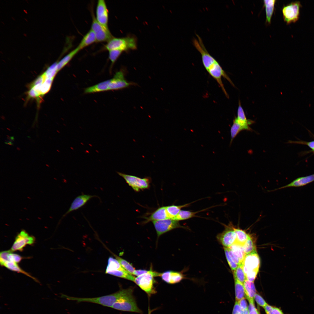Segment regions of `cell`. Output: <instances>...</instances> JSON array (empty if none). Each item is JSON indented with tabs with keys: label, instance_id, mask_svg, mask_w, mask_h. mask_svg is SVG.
<instances>
[{
	"label": "cell",
	"instance_id": "obj_1",
	"mask_svg": "<svg viewBox=\"0 0 314 314\" xmlns=\"http://www.w3.org/2000/svg\"><path fill=\"white\" fill-rule=\"evenodd\" d=\"M134 289V288L133 287L125 289L120 288L118 291L113 293L96 297H77L68 296L63 294H61V297L68 300L76 301L78 303L90 302L112 308L115 303L124 297L133 293Z\"/></svg>",
	"mask_w": 314,
	"mask_h": 314
},
{
	"label": "cell",
	"instance_id": "obj_2",
	"mask_svg": "<svg viewBox=\"0 0 314 314\" xmlns=\"http://www.w3.org/2000/svg\"><path fill=\"white\" fill-rule=\"evenodd\" d=\"M104 49L108 51L118 50L125 52L135 50L137 49V38L135 35L131 34L123 37H113L105 45Z\"/></svg>",
	"mask_w": 314,
	"mask_h": 314
},
{
	"label": "cell",
	"instance_id": "obj_3",
	"mask_svg": "<svg viewBox=\"0 0 314 314\" xmlns=\"http://www.w3.org/2000/svg\"><path fill=\"white\" fill-rule=\"evenodd\" d=\"M161 273L153 271L151 268L148 272L143 275L135 277L134 282L143 290L149 297L156 293L154 285L156 283L154 277L160 276Z\"/></svg>",
	"mask_w": 314,
	"mask_h": 314
},
{
	"label": "cell",
	"instance_id": "obj_4",
	"mask_svg": "<svg viewBox=\"0 0 314 314\" xmlns=\"http://www.w3.org/2000/svg\"><path fill=\"white\" fill-rule=\"evenodd\" d=\"M260 259L256 251L246 255L242 263L246 279L254 282L258 272Z\"/></svg>",
	"mask_w": 314,
	"mask_h": 314
},
{
	"label": "cell",
	"instance_id": "obj_5",
	"mask_svg": "<svg viewBox=\"0 0 314 314\" xmlns=\"http://www.w3.org/2000/svg\"><path fill=\"white\" fill-rule=\"evenodd\" d=\"M117 172L124 179L126 183L135 192H138L141 190L149 189L150 187L151 179L149 177L142 178L119 172Z\"/></svg>",
	"mask_w": 314,
	"mask_h": 314
},
{
	"label": "cell",
	"instance_id": "obj_6",
	"mask_svg": "<svg viewBox=\"0 0 314 314\" xmlns=\"http://www.w3.org/2000/svg\"><path fill=\"white\" fill-rule=\"evenodd\" d=\"M112 308L119 311L143 314L138 307L133 293L129 294L115 303Z\"/></svg>",
	"mask_w": 314,
	"mask_h": 314
},
{
	"label": "cell",
	"instance_id": "obj_7",
	"mask_svg": "<svg viewBox=\"0 0 314 314\" xmlns=\"http://www.w3.org/2000/svg\"><path fill=\"white\" fill-rule=\"evenodd\" d=\"M301 5L298 1L292 2L284 6L282 9L284 21L287 24L295 23L299 19Z\"/></svg>",
	"mask_w": 314,
	"mask_h": 314
},
{
	"label": "cell",
	"instance_id": "obj_8",
	"mask_svg": "<svg viewBox=\"0 0 314 314\" xmlns=\"http://www.w3.org/2000/svg\"><path fill=\"white\" fill-rule=\"evenodd\" d=\"M196 35L197 38H194L193 39V45L200 53L203 65L207 71L217 61L208 51L201 38L198 35Z\"/></svg>",
	"mask_w": 314,
	"mask_h": 314
},
{
	"label": "cell",
	"instance_id": "obj_9",
	"mask_svg": "<svg viewBox=\"0 0 314 314\" xmlns=\"http://www.w3.org/2000/svg\"><path fill=\"white\" fill-rule=\"evenodd\" d=\"M92 17V22L90 29L95 35L97 42H107L113 37L109 29L106 28L97 21L93 13Z\"/></svg>",
	"mask_w": 314,
	"mask_h": 314
},
{
	"label": "cell",
	"instance_id": "obj_10",
	"mask_svg": "<svg viewBox=\"0 0 314 314\" xmlns=\"http://www.w3.org/2000/svg\"><path fill=\"white\" fill-rule=\"evenodd\" d=\"M152 222L156 230L158 238L162 235L173 229L184 228L180 224L179 221L170 218Z\"/></svg>",
	"mask_w": 314,
	"mask_h": 314
},
{
	"label": "cell",
	"instance_id": "obj_11",
	"mask_svg": "<svg viewBox=\"0 0 314 314\" xmlns=\"http://www.w3.org/2000/svg\"><path fill=\"white\" fill-rule=\"evenodd\" d=\"M35 240L34 237L30 235L25 231L22 230L16 236L10 250L12 252L22 251L27 245H33Z\"/></svg>",
	"mask_w": 314,
	"mask_h": 314
},
{
	"label": "cell",
	"instance_id": "obj_12",
	"mask_svg": "<svg viewBox=\"0 0 314 314\" xmlns=\"http://www.w3.org/2000/svg\"><path fill=\"white\" fill-rule=\"evenodd\" d=\"M125 72L124 69L120 70L115 73L112 78L109 79V90H121L136 84L126 80Z\"/></svg>",
	"mask_w": 314,
	"mask_h": 314
},
{
	"label": "cell",
	"instance_id": "obj_13",
	"mask_svg": "<svg viewBox=\"0 0 314 314\" xmlns=\"http://www.w3.org/2000/svg\"><path fill=\"white\" fill-rule=\"evenodd\" d=\"M224 226L225 229L217 235V238L224 247L228 248L236 242V235L232 223L230 222L228 225Z\"/></svg>",
	"mask_w": 314,
	"mask_h": 314
},
{
	"label": "cell",
	"instance_id": "obj_14",
	"mask_svg": "<svg viewBox=\"0 0 314 314\" xmlns=\"http://www.w3.org/2000/svg\"><path fill=\"white\" fill-rule=\"evenodd\" d=\"M209 74L216 80L226 97L229 98V95L226 92L222 83L221 78L222 77L226 79L233 86L234 85L228 76L222 69L221 66L217 61L207 71Z\"/></svg>",
	"mask_w": 314,
	"mask_h": 314
},
{
	"label": "cell",
	"instance_id": "obj_15",
	"mask_svg": "<svg viewBox=\"0 0 314 314\" xmlns=\"http://www.w3.org/2000/svg\"><path fill=\"white\" fill-rule=\"evenodd\" d=\"M95 18L99 23L106 28L109 29L108 26V11L104 0H99L97 1Z\"/></svg>",
	"mask_w": 314,
	"mask_h": 314
},
{
	"label": "cell",
	"instance_id": "obj_16",
	"mask_svg": "<svg viewBox=\"0 0 314 314\" xmlns=\"http://www.w3.org/2000/svg\"><path fill=\"white\" fill-rule=\"evenodd\" d=\"M94 197H99L95 195L84 194L77 196L73 200L68 210L63 215L62 218L71 212L77 210L83 207L91 199Z\"/></svg>",
	"mask_w": 314,
	"mask_h": 314
},
{
	"label": "cell",
	"instance_id": "obj_17",
	"mask_svg": "<svg viewBox=\"0 0 314 314\" xmlns=\"http://www.w3.org/2000/svg\"><path fill=\"white\" fill-rule=\"evenodd\" d=\"M314 181V174L308 176L297 178L289 183L272 190L274 191L289 187H299L305 186Z\"/></svg>",
	"mask_w": 314,
	"mask_h": 314
},
{
	"label": "cell",
	"instance_id": "obj_18",
	"mask_svg": "<svg viewBox=\"0 0 314 314\" xmlns=\"http://www.w3.org/2000/svg\"><path fill=\"white\" fill-rule=\"evenodd\" d=\"M169 218L166 206H163L158 208L150 215L144 217L145 220L142 224H144L150 222L158 221Z\"/></svg>",
	"mask_w": 314,
	"mask_h": 314
},
{
	"label": "cell",
	"instance_id": "obj_19",
	"mask_svg": "<svg viewBox=\"0 0 314 314\" xmlns=\"http://www.w3.org/2000/svg\"><path fill=\"white\" fill-rule=\"evenodd\" d=\"M234 119L240 124L245 127L247 130L250 131H253L249 125L254 123V121L247 119L240 100L237 110V117H235Z\"/></svg>",
	"mask_w": 314,
	"mask_h": 314
},
{
	"label": "cell",
	"instance_id": "obj_20",
	"mask_svg": "<svg viewBox=\"0 0 314 314\" xmlns=\"http://www.w3.org/2000/svg\"><path fill=\"white\" fill-rule=\"evenodd\" d=\"M0 265L8 269L13 271L21 273L31 278L35 281L39 283V281L35 278L31 276L30 274L22 269L18 263L8 260L0 261Z\"/></svg>",
	"mask_w": 314,
	"mask_h": 314
},
{
	"label": "cell",
	"instance_id": "obj_21",
	"mask_svg": "<svg viewBox=\"0 0 314 314\" xmlns=\"http://www.w3.org/2000/svg\"><path fill=\"white\" fill-rule=\"evenodd\" d=\"M243 285L245 292V297L249 302V304H254V296L256 290L254 282H251L246 279Z\"/></svg>",
	"mask_w": 314,
	"mask_h": 314
},
{
	"label": "cell",
	"instance_id": "obj_22",
	"mask_svg": "<svg viewBox=\"0 0 314 314\" xmlns=\"http://www.w3.org/2000/svg\"><path fill=\"white\" fill-rule=\"evenodd\" d=\"M109 79L86 88L84 92L90 94L109 91Z\"/></svg>",
	"mask_w": 314,
	"mask_h": 314
},
{
	"label": "cell",
	"instance_id": "obj_23",
	"mask_svg": "<svg viewBox=\"0 0 314 314\" xmlns=\"http://www.w3.org/2000/svg\"><path fill=\"white\" fill-rule=\"evenodd\" d=\"M97 42L95 35L90 29L83 37L77 47L81 50Z\"/></svg>",
	"mask_w": 314,
	"mask_h": 314
},
{
	"label": "cell",
	"instance_id": "obj_24",
	"mask_svg": "<svg viewBox=\"0 0 314 314\" xmlns=\"http://www.w3.org/2000/svg\"><path fill=\"white\" fill-rule=\"evenodd\" d=\"M80 51V49L76 47L57 62L58 71H59L66 65Z\"/></svg>",
	"mask_w": 314,
	"mask_h": 314
},
{
	"label": "cell",
	"instance_id": "obj_25",
	"mask_svg": "<svg viewBox=\"0 0 314 314\" xmlns=\"http://www.w3.org/2000/svg\"><path fill=\"white\" fill-rule=\"evenodd\" d=\"M228 248L238 258L240 263L242 264L246 255L242 246L235 242Z\"/></svg>",
	"mask_w": 314,
	"mask_h": 314
},
{
	"label": "cell",
	"instance_id": "obj_26",
	"mask_svg": "<svg viewBox=\"0 0 314 314\" xmlns=\"http://www.w3.org/2000/svg\"><path fill=\"white\" fill-rule=\"evenodd\" d=\"M191 203L181 205H172L166 206V210L169 218L174 219L181 210L182 208L188 206Z\"/></svg>",
	"mask_w": 314,
	"mask_h": 314
},
{
	"label": "cell",
	"instance_id": "obj_27",
	"mask_svg": "<svg viewBox=\"0 0 314 314\" xmlns=\"http://www.w3.org/2000/svg\"><path fill=\"white\" fill-rule=\"evenodd\" d=\"M105 273L117 277L126 279L134 282L135 277L126 270L106 271Z\"/></svg>",
	"mask_w": 314,
	"mask_h": 314
},
{
	"label": "cell",
	"instance_id": "obj_28",
	"mask_svg": "<svg viewBox=\"0 0 314 314\" xmlns=\"http://www.w3.org/2000/svg\"><path fill=\"white\" fill-rule=\"evenodd\" d=\"M233 227L236 235L235 242L243 246L250 235L247 233L245 231L239 228H236L233 225Z\"/></svg>",
	"mask_w": 314,
	"mask_h": 314
},
{
	"label": "cell",
	"instance_id": "obj_29",
	"mask_svg": "<svg viewBox=\"0 0 314 314\" xmlns=\"http://www.w3.org/2000/svg\"><path fill=\"white\" fill-rule=\"evenodd\" d=\"M276 1L275 0L264 1V5L265 9L266 21L268 23H270L271 22Z\"/></svg>",
	"mask_w": 314,
	"mask_h": 314
},
{
	"label": "cell",
	"instance_id": "obj_30",
	"mask_svg": "<svg viewBox=\"0 0 314 314\" xmlns=\"http://www.w3.org/2000/svg\"><path fill=\"white\" fill-rule=\"evenodd\" d=\"M236 301H238L244 298L245 296V289L243 284L234 279Z\"/></svg>",
	"mask_w": 314,
	"mask_h": 314
},
{
	"label": "cell",
	"instance_id": "obj_31",
	"mask_svg": "<svg viewBox=\"0 0 314 314\" xmlns=\"http://www.w3.org/2000/svg\"><path fill=\"white\" fill-rule=\"evenodd\" d=\"M113 270H125L119 261L112 257H110L108 260V264L106 271Z\"/></svg>",
	"mask_w": 314,
	"mask_h": 314
},
{
	"label": "cell",
	"instance_id": "obj_32",
	"mask_svg": "<svg viewBox=\"0 0 314 314\" xmlns=\"http://www.w3.org/2000/svg\"><path fill=\"white\" fill-rule=\"evenodd\" d=\"M205 210V209L196 212H192L189 210H181L177 216L173 220L179 221L180 220L188 219L196 217V214L197 213Z\"/></svg>",
	"mask_w": 314,
	"mask_h": 314
},
{
	"label": "cell",
	"instance_id": "obj_33",
	"mask_svg": "<svg viewBox=\"0 0 314 314\" xmlns=\"http://www.w3.org/2000/svg\"><path fill=\"white\" fill-rule=\"evenodd\" d=\"M245 130H246V128L240 124L234 119L233 120V124L230 129L231 144L233 139L241 131Z\"/></svg>",
	"mask_w": 314,
	"mask_h": 314
},
{
	"label": "cell",
	"instance_id": "obj_34",
	"mask_svg": "<svg viewBox=\"0 0 314 314\" xmlns=\"http://www.w3.org/2000/svg\"><path fill=\"white\" fill-rule=\"evenodd\" d=\"M234 279L239 281L243 284L245 281L247 279L243 270L242 265L238 266L237 268L233 271Z\"/></svg>",
	"mask_w": 314,
	"mask_h": 314
},
{
	"label": "cell",
	"instance_id": "obj_35",
	"mask_svg": "<svg viewBox=\"0 0 314 314\" xmlns=\"http://www.w3.org/2000/svg\"><path fill=\"white\" fill-rule=\"evenodd\" d=\"M113 255L119 262L123 267L130 274L133 275L135 271L134 267L126 261L112 253Z\"/></svg>",
	"mask_w": 314,
	"mask_h": 314
},
{
	"label": "cell",
	"instance_id": "obj_36",
	"mask_svg": "<svg viewBox=\"0 0 314 314\" xmlns=\"http://www.w3.org/2000/svg\"><path fill=\"white\" fill-rule=\"evenodd\" d=\"M242 247L246 255L256 251L255 245L250 236Z\"/></svg>",
	"mask_w": 314,
	"mask_h": 314
},
{
	"label": "cell",
	"instance_id": "obj_37",
	"mask_svg": "<svg viewBox=\"0 0 314 314\" xmlns=\"http://www.w3.org/2000/svg\"><path fill=\"white\" fill-rule=\"evenodd\" d=\"M184 278L181 272L170 271L169 283L174 284L180 282Z\"/></svg>",
	"mask_w": 314,
	"mask_h": 314
},
{
	"label": "cell",
	"instance_id": "obj_38",
	"mask_svg": "<svg viewBox=\"0 0 314 314\" xmlns=\"http://www.w3.org/2000/svg\"><path fill=\"white\" fill-rule=\"evenodd\" d=\"M109 59L111 62L113 66L120 56L123 51L118 50H113L108 51Z\"/></svg>",
	"mask_w": 314,
	"mask_h": 314
},
{
	"label": "cell",
	"instance_id": "obj_39",
	"mask_svg": "<svg viewBox=\"0 0 314 314\" xmlns=\"http://www.w3.org/2000/svg\"><path fill=\"white\" fill-rule=\"evenodd\" d=\"M225 254L228 263L231 270L234 271L238 267V265L235 263L230 256L228 248L224 247Z\"/></svg>",
	"mask_w": 314,
	"mask_h": 314
},
{
	"label": "cell",
	"instance_id": "obj_40",
	"mask_svg": "<svg viewBox=\"0 0 314 314\" xmlns=\"http://www.w3.org/2000/svg\"><path fill=\"white\" fill-rule=\"evenodd\" d=\"M288 143L299 144H304L307 145L312 150L314 149V141L306 142L303 141H289Z\"/></svg>",
	"mask_w": 314,
	"mask_h": 314
},
{
	"label": "cell",
	"instance_id": "obj_41",
	"mask_svg": "<svg viewBox=\"0 0 314 314\" xmlns=\"http://www.w3.org/2000/svg\"><path fill=\"white\" fill-rule=\"evenodd\" d=\"M254 299L259 305L263 308L268 304L263 298L257 293L254 295Z\"/></svg>",
	"mask_w": 314,
	"mask_h": 314
},
{
	"label": "cell",
	"instance_id": "obj_42",
	"mask_svg": "<svg viewBox=\"0 0 314 314\" xmlns=\"http://www.w3.org/2000/svg\"><path fill=\"white\" fill-rule=\"evenodd\" d=\"M238 301L240 308L241 310H245L248 309L247 303L245 298L242 299Z\"/></svg>",
	"mask_w": 314,
	"mask_h": 314
},
{
	"label": "cell",
	"instance_id": "obj_43",
	"mask_svg": "<svg viewBox=\"0 0 314 314\" xmlns=\"http://www.w3.org/2000/svg\"><path fill=\"white\" fill-rule=\"evenodd\" d=\"M170 271H167L161 273L160 277L162 279L167 283H169Z\"/></svg>",
	"mask_w": 314,
	"mask_h": 314
},
{
	"label": "cell",
	"instance_id": "obj_44",
	"mask_svg": "<svg viewBox=\"0 0 314 314\" xmlns=\"http://www.w3.org/2000/svg\"><path fill=\"white\" fill-rule=\"evenodd\" d=\"M241 312L238 301H235L232 314H240Z\"/></svg>",
	"mask_w": 314,
	"mask_h": 314
},
{
	"label": "cell",
	"instance_id": "obj_45",
	"mask_svg": "<svg viewBox=\"0 0 314 314\" xmlns=\"http://www.w3.org/2000/svg\"><path fill=\"white\" fill-rule=\"evenodd\" d=\"M148 270H135L133 275H135L137 276H139L147 273Z\"/></svg>",
	"mask_w": 314,
	"mask_h": 314
},
{
	"label": "cell",
	"instance_id": "obj_46",
	"mask_svg": "<svg viewBox=\"0 0 314 314\" xmlns=\"http://www.w3.org/2000/svg\"><path fill=\"white\" fill-rule=\"evenodd\" d=\"M272 314H284L281 310L279 308L273 307L272 310Z\"/></svg>",
	"mask_w": 314,
	"mask_h": 314
},
{
	"label": "cell",
	"instance_id": "obj_47",
	"mask_svg": "<svg viewBox=\"0 0 314 314\" xmlns=\"http://www.w3.org/2000/svg\"><path fill=\"white\" fill-rule=\"evenodd\" d=\"M272 308L273 306L267 304L263 308L266 314H272Z\"/></svg>",
	"mask_w": 314,
	"mask_h": 314
},
{
	"label": "cell",
	"instance_id": "obj_48",
	"mask_svg": "<svg viewBox=\"0 0 314 314\" xmlns=\"http://www.w3.org/2000/svg\"><path fill=\"white\" fill-rule=\"evenodd\" d=\"M248 314H260V313L256 308L254 307L249 311Z\"/></svg>",
	"mask_w": 314,
	"mask_h": 314
},
{
	"label": "cell",
	"instance_id": "obj_49",
	"mask_svg": "<svg viewBox=\"0 0 314 314\" xmlns=\"http://www.w3.org/2000/svg\"><path fill=\"white\" fill-rule=\"evenodd\" d=\"M10 139L13 141H14V137L13 136H12L10 137Z\"/></svg>",
	"mask_w": 314,
	"mask_h": 314
},
{
	"label": "cell",
	"instance_id": "obj_50",
	"mask_svg": "<svg viewBox=\"0 0 314 314\" xmlns=\"http://www.w3.org/2000/svg\"><path fill=\"white\" fill-rule=\"evenodd\" d=\"M148 314H151V312H152V311L150 310V309L149 308H149H148Z\"/></svg>",
	"mask_w": 314,
	"mask_h": 314
},
{
	"label": "cell",
	"instance_id": "obj_51",
	"mask_svg": "<svg viewBox=\"0 0 314 314\" xmlns=\"http://www.w3.org/2000/svg\"><path fill=\"white\" fill-rule=\"evenodd\" d=\"M8 143L10 144L11 145H14V144L10 141H8Z\"/></svg>",
	"mask_w": 314,
	"mask_h": 314
},
{
	"label": "cell",
	"instance_id": "obj_52",
	"mask_svg": "<svg viewBox=\"0 0 314 314\" xmlns=\"http://www.w3.org/2000/svg\"><path fill=\"white\" fill-rule=\"evenodd\" d=\"M4 143L6 144L9 145H11L10 144H9V143L7 142H4Z\"/></svg>",
	"mask_w": 314,
	"mask_h": 314
},
{
	"label": "cell",
	"instance_id": "obj_53",
	"mask_svg": "<svg viewBox=\"0 0 314 314\" xmlns=\"http://www.w3.org/2000/svg\"><path fill=\"white\" fill-rule=\"evenodd\" d=\"M17 149L18 150H20V149L19 148H18V147H17Z\"/></svg>",
	"mask_w": 314,
	"mask_h": 314
},
{
	"label": "cell",
	"instance_id": "obj_54",
	"mask_svg": "<svg viewBox=\"0 0 314 314\" xmlns=\"http://www.w3.org/2000/svg\"><path fill=\"white\" fill-rule=\"evenodd\" d=\"M311 151V152H313L314 153V149L312 150Z\"/></svg>",
	"mask_w": 314,
	"mask_h": 314
},
{
	"label": "cell",
	"instance_id": "obj_55",
	"mask_svg": "<svg viewBox=\"0 0 314 314\" xmlns=\"http://www.w3.org/2000/svg\"><path fill=\"white\" fill-rule=\"evenodd\" d=\"M46 166H48V167H49V165H47V164H46Z\"/></svg>",
	"mask_w": 314,
	"mask_h": 314
},
{
	"label": "cell",
	"instance_id": "obj_56",
	"mask_svg": "<svg viewBox=\"0 0 314 314\" xmlns=\"http://www.w3.org/2000/svg\"><path fill=\"white\" fill-rule=\"evenodd\" d=\"M7 129H8V130H9V131H10V129H8V128H7Z\"/></svg>",
	"mask_w": 314,
	"mask_h": 314
},
{
	"label": "cell",
	"instance_id": "obj_57",
	"mask_svg": "<svg viewBox=\"0 0 314 314\" xmlns=\"http://www.w3.org/2000/svg\"><path fill=\"white\" fill-rule=\"evenodd\" d=\"M27 137H28V138H31V137H30V136H27Z\"/></svg>",
	"mask_w": 314,
	"mask_h": 314
}]
</instances>
